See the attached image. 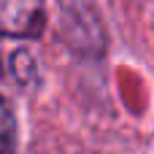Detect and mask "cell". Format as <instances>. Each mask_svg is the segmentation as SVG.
Instances as JSON below:
<instances>
[{"label":"cell","instance_id":"cell-2","mask_svg":"<svg viewBox=\"0 0 154 154\" xmlns=\"http://www.w3.org/2000/svg\"><path fill=\"white\" fill-rule=\"evenodd\" d=\"M11 68H14V76L22 81V84H32L35 81V60H32V54L30 51H24V49H19L16 54H14V60H11Z\"/></svg>","mask_w":154,"mask_h":154},{"label":"cell","instance_id":"cell-3","mask_svg":"<svg viewBox=\"0 0 154 154\" xmlns=\"http://www.w3.org/2000/svg\"><path fill=\"white\" fill-rule=\"evenodd\" d=\"M14 146V116L0 97V154H8Z\"/></svg>","mask_w":154,"mask_h":154},{"label":"cell","instance_id":"cell-1","mask_svg":"<svg viewBox=\"0 0 154 154\" xmlns=\"http://www.w3.org/2000/svg\"><path fill=\"white\" fill-rule=\"evenodd\" d=\"M46 24L43 0H0V35L35 38Z\"/></svg>","mask_w":154,"mask_h":154}]
</instances>
